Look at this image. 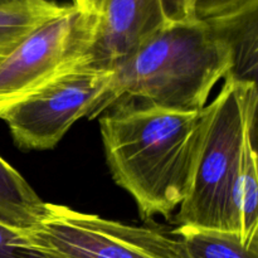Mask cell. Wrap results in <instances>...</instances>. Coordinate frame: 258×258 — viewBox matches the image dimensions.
<instances>
[{
	"instance_id": "3",
	"label": "cell",
	"mask_w": 258,
	"mask_h": 258,
	"mask_svg": "<svg viewBox=\"0 0 258 258\" xmlns=\"http://www.w3.org/2000/svg\"><path fill=\"white\" fill-rule=\"evenodd\" d=\"M257 102V83L224 78L221 92L204 107L190 181L176 214L179 226L231 231L232 196Z\"/></svg>"
},
{
	"instance_id": "11",
	"label": "cell",
	"mask_w": 258,
	"mask_h": 258,
	"mask_svg": "<svg viewBox=\"0 0 258 258\" xmlns=\"http://www.w3.org/2000/svg\"><path fill=\"white\" fill-rule=\"evenodd\" d=\"M171 234L189 258H258V242L246 243L236 232L179 226Z\"/></svg>"
},
{
	"instance_id": "15",
	"label": "cell",
	"mask_w": 258,
	"mask_h": 258,
	"mask_svg": "<svg viewBox=\"0 0 258 258\" xmlns=\"http://www.w3.org/2000/svg\"><path fill=\"white\" fill-rule=\"evenodd\" d=\"M164 17L168 24L193 22L196 0H160Z\"/></svg>"
},
{
	"instance_id": "1",
	"label": "cell",
	"mask_w": 258,
	"mask_h": 258,
	"mask_svg": "<svg viewBox=\"0 0 258 258\" xmlns=\"http://www.w3.org/2000/svg\"><path fill=\"white\" fill-rule=\"evenodd\" d=\"M204 108L166 110L121 100L102 113L100 130L110 173L143 219L169 217L185 197L203 130Z\"/></svg>"
},
{
	"instance_id": "12",
	"label": "cell",
	"mask_w": 258,
	"mask_h": 258,
	"mask_svg": "<svg viewBox=\"0 0 258 258\" xmlns=\"http://www.w3.org/2000/svg\"><path fill=\"white\" fill-rule=\"evenodd\" d=\"M72 5L35 0L22 7L0 9V64L20 42L40 25L66 14Z\"/></svg>"
},
{
	"instance_id": "6",
	"label": "cell",
	"mask_w": 258,
	"mask_h": 258,
	"mask_svg": "<svg viewBox=\"0 0 258 258\" xmlns=\"http://www.w3.org/2000/svg\"><path fill=\"white\" fill-rule=\"evenodd\" d=\"M112 71L80 67L50 82L44 88L5 111L14 143L25 150L53 149L71 126L90 117L105 92Z\"/></svg>"
},
{
	"instance_id": "16",
	"label": "cell",
	"mask_w": 258,
	"mask_h": 258,
	"mask_svg": "<svg viewBox=\"0 0 258 258\" xmlns=\"http://www.w3.org/2000/svg\"><path fill=\"white\" fill-rule=\"evenodd\" d=\"M72 7H75L78 12L85 14H95L100 8L102 0H71Z\"/></svg>"
},
{
	"instance_id": "5",
	"label": "cell",
	"mask_w": 258,
	"mask_h": 258,
	"mask_svg": "<svg viewBox=\"0 0 258 258\" xmlns=\"http://www.w3.org/2000/svg\"><path fill=\"white\" fill-rule=\"evenodd\" d=\"M92 14L71 8L30 33L0 64V116L57 78L86 67Z\"/></svg>"
},
{
	"instance_id": "4",
	"label": "cell",
	"mask_w": 258,
	"mask_h": 258,
	"mask_svg": "<svg viewBox=\"0 0 258 258\" xmlns=\"http://www.w3.org/2000/svg\"><path fill=\"white\" fill-rule=\"evenodd\" d=\"M38 247L62 258H189L175 236L70 207L45 203L35 227L24 231Z\"/></svg>"
},
{
	"instance_id": "7",
	"label": "cell",
	"mask_w": 258,
	"mask_h": 258,
	"mask_svg": "<svg viewBox=\"0 0 258 258\" xmlns=\"http://www.w3.org/2000/svg\"><path fill=\"white\" fill-rule=\"evenodd\" d=\"M165 25L160 0H102L92 14L86 67L112 71Z\"/></svg>"
},
{
	"instance_id": "2",
	"label": "cell",
	"mask_w": 258,
	"mask_h": 258,
	"mask_svg": "<svg viewBox=\"0 0 258 258\" xmlns=\"http://www.w3.org/2000/svg\"><path fill=\"white\" fill-rule=\"evenodd\" d=\"M231 68L228 43L211 22L168 24L113 68L88 118L121 100L184 112L201 111Z\"/></svg>"
},
{
	"instance_id": "17",
	"label": "cell",
	"mask_w": 258,
	"mask_h": 258,
	"mask_svg": "<svg viewBox=\"0 0 258 258\" xmlns=\"http://www.w3.org/2000/svg\"><path fill=\"white\" fill-rule=\"evenodd\" d=\"M33 2H35V0H0V9L22 7V5L30 4Z\"/></svg>"
},
{
	"instance_id": "8",
	"label": "cell",
	"mask_w": 258,
	"mask_h": 258,
	"mask_svg": "<svg viewBox=\"0 0 258 258\" xmlns=\"http://www.w3.org/2000/svg\"><path fill=\"white\" fill-rule=\"evenodd\" d=\"M221 32L232 53V68L226 78L244 83H257L258 0L229 14L208 20Z\"/></svg>"
},
{
	"instance_id": "13",
	"label": "cell",
	"mask_w": 258,
	"mask_h": 258,
	"mask_svg": "<svg viewBox=\"0 0 258 258\" xmlns=\"http://www.w3.org/2000/svg\"><path fill=\"white\" fill-rule=\"evenodd\" d=\"M0 258H62L33 243L24 231L0 223Z\"/></svg>"
},
{
	"instance_id": "9",
	"label": "cell",
	"mask_w": 258,
	"mask_h": 258,
	"mask_svg": "<svg viewBox=\"0 0 258 258\" xmlns=\"http://www.w3.org/2000/svg\"><path fill=\"white\" fill-rule=\"evenodd\" d=\"M231 231L246 243L258 242V168L256 150V121L244 138L241 168L232 196Z\"/></svg>"
},
{
	"instance_id": "10",
	"label": "cell",
	"mask_w": 258,
	"mask_h": 258,
	"mask_svg": "<svg viewBox=\"0 0 258 258\" xmlns=\"http://www.w3.org/2000/svg\"><path fill=\"white\" fill-rule=\"evenodd\" d=\"M44 206L28 181L0 156V223L29 231L42 219Z\"/></svg>"
},
{
	"instance_id": "14",
	"label": "cell",
	"mask_w": 258,
	"mask_h": 258,
	"mask_svg": "<svg viewBox=\"0 0 258 258\" xmlns=\"http://www.w3.org/2000/svg\"><path fill=\"white\" fill-rule=\"evenodd\" d=\"M248 2L249 0H196L193 19L198 22L217 19L239 9Z\"/></svg>"
}]
</instances>
